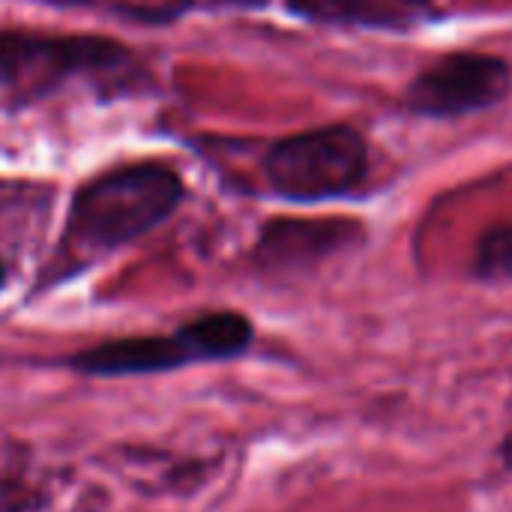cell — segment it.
Instances as JSON below:
<instances>
[{"label":"cell","mask_w":512,"mask_h":512,"mask_svg":"<svg viewBox=\"0 0 512 512\" xmlns=\"http://www.w3.org/2000/svg\"><path fill=\"white\" fill-rule=\"evenodd\" d=\"M183 201L174 168L144 162L90 180L72 201L66 243L81 252H111L162 225Z\"/></svg>","instance_id":"cell-1"},{"label":"cell","mask_w":512,"mask_h":512,"mask_svg":"<svg viewBox=\"0 0 512 512\" xmlns=\"http://www.w3.org/2000/svg\"><path fill=\"white\" fill-rule=\"evenodd\" d=\"M366 162V141L354 129L327 126L273 144L264 171L282 198L321 201L354 189L366 174Z\"/></svg>","instance_id":"cell-2"},{"label":"cell","mask_w":512,"mask_h":512,"mask_svg":"<svg viewBox=\"0 0 512 512\" xmlns=\"http://www.w3.org/2000/svg\"><path fill=\"white\" fill-rule=\"evenodd\" d=\"M126 60V45L105 36H45L0 30V84L42 93L78 72L114 69Z\"/></svg>","instance_id":"cell-3"},{"label":"cell","mask_w":512,"mask_h":512,"mask_svg":"<svg viewBox=\"0 0 512 512\" xmlns=\"http://www.w3.org/2000/svg\"><path fill=\"white\" fill-rule=\"evenodd\" d=\"M510 66L492 54H450L420 72L408 87V105L429 117H462L504 99Z\"/></svg>","instance_id":"cell-4"},{"label":"cell","mask_w":512,"mask_h":512,"mask_svg":"<svg viewBox=\"0 0 512 512\" xmlns=\"http://www.w3.org/2000/svg\"><path fill=\"white\" fill-rule=\"evenodd\" d=\"M195 363L189 345L174 336H129L93 345L69 360V369L93 378H129V375H156Z\"/></svg>","instance_id":"cell-5"},{"label":"cell","mask_w":512,"mask_h":512,"mask_svg":"<svg viewBox=\"0 0 512 512\" xmlns=\"http://www.w3.org/2000/svg\"><path fill=\"white\" fill-rule=\"evenodd\" d=\"M360 237V228L345 219H279L261 231L258 261L267 267H306L330 258Z\"/></svg>","instance_id":"cell-6"},{"label":"cell","mask_w":512,"mask_h":512,"mask_svg":"<svg viewBox=\"0 0 512 512\" xmlns=\"http://www.w3.org/2000/svg\"><path fill=\"white\" fill-rule=\"evenodd\" d=\"M180 339L189 345L195 363L201 360H231L249 351L255 330L246 315L240 312H210L204 318L189 321L177 330Z\"/></svg>","instance_id":"cell-7"},{"label":"cell","mask_w":512,"mask_h":512,"mask_svg":"<svg viewBox=\"0 0 512 512\" xmlns=\"http://www.w3.org/2000/svg\"><path fill=\"white\" fill-rule=\"evenodd\" d=\"M474 273L483 282H512V225H498L483 234Z\"/></svg>","instance_id":"cell-8"},{"label":"cell","mask_w":512,"mask_h":512,"mask_svg":"<svg viewBox=\"0 0 512 512\" xmlns=\"http://www.w3.org/2000/svg\"><path fill=\"white\" fill-rule=\"evenodd\" d=\"M501 459H504V465L512 471V435H507V441L501 447Z\"/></svg>","instance_id":"cell-9"},{"label":"cell","mask_w":512,"mask_h":512,"mask_svg":"<svg viewBox=\"0 0 512 512\" xmlns=\"http://www.w3.org/2000/svg\"><path fill=\"white\" fill-rule=\"evenodd\" d=\"M51 3H87V0H51Z\"/></svg>","instance_id":"cell-10"},{"label":"cell","mask_w":512,"mask_h":512,"mask_svg":"<svg viewBox=\"0 0 512 512\" xmlns=\"http://www.w3.org/2000/svg\"><path fill=\"white\" fill-rule=\"evenodd\" d=\"M231 3H264V0H231Z\"/></svg>","instance_id":"cell-11"},{"label":"cell","mask_w":512,"mask_h":512,"mask_svg":"<svg viewBox=\"0 0 512 512\" xmlns=\"http://www.w3.org/2000/svg\"><path fill=\"white\" fill-rule=\"evenodd\" d=\"M0 288H3V261H0Z\"/></svg>","instance_id":"cell-12"}]
</instances>
